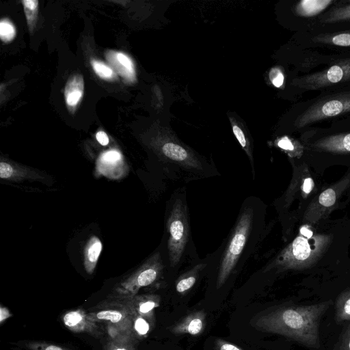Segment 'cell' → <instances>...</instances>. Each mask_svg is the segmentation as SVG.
Returning <instances> with one entry per match:
<instances>
[{"instance_id":"1","label":"cell","mask_w":350,"mask_h":350,"mask_svg":"<svg viewBox=\"0 0 350 350\" xmlns=\"http://www.w3.org/2000/svg\"><path fill=\"white\" fill-rule=\"evenodd\" d=\"M330 301L310 306L278 308L258 317L254 326L262 332L280 334L312 348L319 347V322Z\"/></svg>"},{"instance_id":"2","label":"cell","mask_w":350,"mask_h":350,"mask_svg":"<svg viewBox=\"0 0 350 350\" xmlns=\"http://www.w3.org/2000/svg\"><path fill=\"white\" fill-rule=\"evenodd\" d=\"M332 237L314 232L305 225L298 235L269 265L280 270H299L310 267L319 261L328 250Z\"/></svg>"},{"instance_id":"3","label":"cell","mask_w":350,"mask_h":350,"mask_svg":"<svg viewBox=\"0 0 350 350\" xmlns=\"http://www.w3.org/2000/svg\"><path fill=\"white\" fill-rule=\"evenodd\" d=\"M350 113V90L322 92L301 105L294 126L297 129Z\"/></svg>"},{"instance_id":"4","label":"cell","mask_w":350,"mask_h":350,"mask_svg":"<svg viewBox=\"0 0 350 350\" xmlns=\"http://www.w3.org/2000/svg\"><path fill=\"white\" fill-rule=\"evenodd\" d=\"M293 83L301 93L350 90V56L332 59L325 68L297 77Z\"/></svg>"},{"instance_id":"5","label":"cell","mask_w":350,"mask_h":350,"mask_svg":"<svg viewBox=\"0 0 350 350\" xmlns=\"http://www.w3.org/2000/svg\"><path fill=\"white\" fill-rule=\"evenodd\" d=\"M252 212L243 211L236 224L232 235L224 254L219 267L217 288L221 287L233 270L247 242L252 227Z\"/></svg>"},{"instance_id":"6","label":"cell","mask_w":350,"mask_h":350,"mask_svg":"<svg viewBox=\"0 0 350 350\" xmlns=\"http://www.w3.org/2000/svg\"><path fill=\"white\" fill-rule=\"evenodd\" d=\"M163 270V262L159 252L152 255L141 267L120 282L110 295L127 297L136 295L139 290L157 281Z\"/></svg>"},{"instance_id":"7","label":"cell","mask_w":350,"mask_h":350,"mask_svg":"<svg viewBox=\"0 0 350 350\" xmlns=\"http://www.w3.org/2000/svg\"><path fill=\"white\" fill-rule=\"evenodd\" d=\"M167 228L170 262L172 267H174L182 257L189 234L186 206L179 199L173 204L167 219Z\"/></svg>"},{"instance_id":"8","label":"cell","mask_w":350,"mask_h":350,"mask_svg":"<svg viewBox=\"0 0 350 350\" xmlns=\"http://www.w3.org/2000/svg\"><path fill=\"white\" fill-rule=\"evenodd\" d=\"M350 186V172L317 196L308 204L303 221L316 224L327 217L338 205L343 193Z\"/></svg>"},{"instance_id":"9","label":"cell","mask_w":350,"mask_h":350,"mask_svg":"<svg viewBox=\"0 0 350 350\" xmlns=\"http://www.w3.org/2000/svg\"><path fill=\"white\" fill-rule=\"evenodd\" d=\"M304 150L334 154H350V131L324 133L315 136L304 131L303 135Z\"/></svg>"},{"instance_id":"10","label":"cell","mask_w":350,"mask_h":350,"mask_svg":"<svg viewBox=\"0 0 350 350\" xmlns=\"http://www.w3.org/2000/svg\"><path fill=\"white\" fill-rule=\"evenodd\" d=\"M159 304L160 297L157 295H136L127 297L109 296L107 300L101 302L96 308L122 307L130 314L140 315L152 323L154 310L159 307Z\"/></svg>"},{"instance_id":"11","label":"cell","mask_w":350,"mask_h":350,"mask_svg":"<svg viewBox=\"0 0 350 350\" xmlns=\"http://www.w3.org/2000/svg\"><path fill=\"white\" fill-rule=\"evenodd\" d=\"M98 309L100 310L88 312V317L98 324L105 323L110 336L109 338L120 334L132 336L131 315L126 309L119 306H108Z\"/></svg>"},{"instance_id":"12","label":"cell","mask_w":350,"mask_h":350,"mask_svg":"<svg viewBox=\"0 0 350 350\" xmlns=\"http://www.w3.org/2000/svg\"><path fill=\"white\" fill-rule=\"evenodd\" d=\"M315 189V183L307 164L303 163L295 166L292 180L285 193V202L289 205L297 198H308Z\"/></svg>"},{"instance_id":"13","label":"cell","mask_w":350,"mask_h":350,"mask_svg":"<svg viewBox=\"0 0 350 350\" xmlns=\"http://www.w3.org/2000/svg\"><path fill=\"white\" fill-rule=\"evenodd\" d=\"M64 325L74 333H85L95 338H101L104 332L101 326L90 320L83 309L70 310L62 317Z\"/></svg>"},{"instance_id":"14","label":"cell","mask_w":350,"mask_h":350,"mask_svg":"<svg viewBox=\"0 0 350 350\" xmlns=\"http://www.w3.org/2000/svg\"><path fill=\"white\" fill-rule=\"evenodd\" d=\"M306 46L350 48V30L312 35Z\"/></svg>"},{"instance_id":"15","label":"cell","mask_w":350,"mask_h":350,"mask_svg":"<svg viewBox=\"0 0 350 350\" xmlns=\"http://www.w3.org/2000/svg\"><path fill=\"white\" fill-rule=\"evenodd\" d=\"M105 57L115 71L122 77L127 83L135 81V69L133 62L126 54L115 51H107Z\"/></svg>"},{"instance_id":"16","label":"cell","mask_w":350,"mask_h":350,"mask_svg":"<svg viewBox=\"0 0 350 350\" xmlns=\"http://www.w3.org/2000/svg\"><path fill=\"white\" fill-rule=\"evenodd\" d=\"M315 21L323 25L350 23V0H336Z\"/></svg>"},{"instance_id":"17","label":"cell","mask_w":350,"mask_h":350,"mask_svg":"<svg viewBox=\"0 0 350 350\" xmlns=\"http://www.w3.org/2000/svg\"><path fill=\"white\" fill-rule=\"evenodd\" d=\"M206 313L196 311L185 317L171 328V332L176 335L190 334L197 336L204 329Z\"/></svg>"},{"instance_id":"18","label":"cell","mask_w":350,"mask_h":350,"mask_svg":"<svg viewBox=\"0 0 350 350\" xmlns=\"http://www.w3.org/2000/svg\"><path fill=\"white\" fill-rule=\"evenodd\" d=\"M84 92V81L81 74H74L66 81L64 98L70 111H73L80 103Z\"/></svg>"},{"instance_id":"19","label":"cell","mask_w":350,"mask_h":350,"mask_svg":"<svg viewBox=\"0 0 350 350\" xmlns=\"http://www.w3.org/2000/svg\"><path fill=\"white\" fill-rule=\"evenodd\" d=\"M0 178L7 180L18 181L23 179L40 180L44 176L33 170L18 168L11 163L1 161L0 163Z\"/></svg>"},{"instance_id":"20","label":"cell","mask_w":350,"mask_h":350,"mask_svg":"<svg viewBox=\"0 0 350 350\" xmlns=\"http://www.w3.org/2000/svg\"><path fill=\"white\" fill-rule=\"evenodd\" d=\"M336 0H304L296 5L298 15L306 17H318L330 8Z\"/></svg>"},{"instance_id":"21","label":"cell","mask_w":350,"mask_h":350,"mask_svg":"<svg viewBox=\"0 0 350 350\" xmlns=\"http://www.w3.org/2000/svg\"><path fill=\"white\" fill-rule=\"evenodd\" d=\"M103 245L100 240L92 236L87 242L84 250V267L88 273L92 274L96 266Z\"/></svg>"},{"instance_id":"22","label":"cell","mask_w":350,"mask_h":350,"mask_svg":"<svg viewBox=\"0 0 350 350\" xmlns=\"http://www.w3.org/2000/svg\"><path fill=\"white\" fill-rule=\"evenodd\" d=\"M206 266V264L200 263L196 265L189 271L182 275L176 283V290L179 293H185L189 291L195 284L198 274Z\"/></svg>"},{"instance_id":"23","label":"cell","mask_w":350,"mask_h":350,"mask_svg":"<svg viewBox=\"0 0 350 350\" xmlns=\"http://www.w3.org/2000/svg\"><path fill=\"white\" fill-rule=\"evenodd\" d=\"M138 340L129 334L109 338L103 350H136Z\"/></svg>"},{"instance_id":"24","label":"cell","mask_w":350,"mask_h":350,"mask_svg":"<svg viewBox=\"0 0 350 350\" xmlns=\"http://www.w3.org/2000/svg\"><path fill=\"white\" fill-rule=\"evenodd\" d=\"M336 320L338 323L350 320V288L342 291L336 299Z\"/></svg>"},{"instance_id":"25","label":"cell","mask_w":350,"mask_h":350,"mask_svg":"<svg viewBox=\"0 0 350 350\" xmlns=\"http://www.w3.org/2000/svg\"><path fill=\"white\" fill-rule=\"evenodd\" d=\"M131 315V334L138 340H141L147 336L150 331V322L146 318L138 315Z\"/></svg>"},{"instance_id":"26","label":"cell","mask_w":350,"mask_h":350,"mask_svg":"<svg viewBox=\"0 0 350 350\" xmlns=\"http://www.w3.org/2000/svg\"><path fill=\"white\" fill-rule=\"evenodd\" d=\"M277 146L287 152L289 157L300 158L304 152V146L299 141L283 137L277 142Z\"/></svg>"},{"instance_id":"27","label":"cell","mask_w":350,"mask_h":350,"mask_svg":"<svg viewBox=\"0 0 350 350\" xmlns=\"http://www.w3.org/2000/svg\"><path fill=\"white\" fill-rule=\"evenodd\" d=\"M22 3L23 4L27 25L30 31H32L36 22L38 1L37 0H23Z\"/></svg>"},{"instance_id":"28","label":"cell","mask_w":350,"mask_h":350,"mask_svg":"<svg viewBox=\"0 0 350 350\" xmlns=\"http://www.w3.org/2000/svg\"><path fill=\"white\" fill-rule=\"evenodd\" d=\"M91 65L95 73L103 79L112 80L116 77L113 69L102 62L92 59Z\"/></svg>"},{"instance_id":"29","label":"cell","mask_w":350,"mask_h":350,"mask_svg":"<svg viewBox=\"0 0 350 350\" xmlns=\"http://www.w3.org/2000/svg\"><path fill=\"white\" fill-rule=\"evenodd\" d=\"M16 29L13 23L8 18H2L0 22V37L1 40L8 43L16 36Z\"/></svg>"},{"instance_id":"30","label":"cell","mask_w":350,"mask_h":350,"mask_svg":"<svg viewBox=\"0 0 350 350\" xmlns=\"http://www.w3.org/2000/svg\"><path fill=\"white\" fill-rule=\"evenodd\" d=\"M25 345L29 350H71L62 346L43 341H29Z\"/></svg>"},{"instance_id":"31","label":"cell","mask_w":350,"mask_h":350,"mask_svg":"<svg viewBox=\"0 0 350 350\" xmlns=\"http://www.w3.org/2000/svg\"><path fill=\"white\" fill-rule=\"evenodd\" d=\"M215 350H243L234 344L221 338L215 340Z\"/></svg>"},{"instance_id":"32","label":"cell","mask_w":350,"mask_h":350,"mask_svg":"<svg viewBox=\"0 0 350 350\" xmlns=\"http://www.w3.org/2000/svg\"><path fill=\"white\" fill-rule=\"evenodd\" d=\"M338 350H350V324L340 337Z\"/></svg>"},{"instance_id":"33","label":"cell","mask_w":350,"mask_h":350,"mask_svg":"<svg viewBox=\"0 0 350 350\" xmlns=\"http://www.w3.org/2000/svg\"><path fill=\"white\" fill-rule=\"evenodd\" d=\"M270 79L275 87H280L284 81L282 73L276 68L272 69L269 74Z\"/></svg>"},{"instance_id":"34","label":"cell","mask_w":350,"mask_h":350,"mask_svg":"<svg viewBox=\"0 0 350 350\" xmlns=\"http://www.w3.org/2000/svg\"><path fill=\"white\" fill-rule=\"evenodd\" d=\"M233 133L237 137V140L240 143L241 146L243 148L247 147V141L243 131L237 125H234L232 127Z\"/></svg>"},{"instance_id":"35","label":"cell","mask_w":350,"mask_h":350,"mask_svg":"<svg viewBox=\"0 0 350 350\" xmlns=\"http://www.w3.org/2000/svg\"><path fill=\"white\" fill-rule=\"evenodd\" d=\"M96 138L102 146H107L109 144V138L104 131H98L96 135Z\"/></svg>"},{"instance_id":"36","label":"cell","mask_w":350,"mask_h":350,"mask_svg":"<svg viewBox=\"0 0 350 350\" xmlns=\"http://www.w3.org/2000/svg\"><path fill=\"white\" fill-rule=\"evenodd\" d=\"M10 317H12V314L10 312L8 309L1 306L0 307V323H2Z\"/></svg>"}]
</instances>
